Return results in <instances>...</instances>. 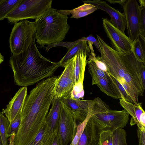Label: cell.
<instances>
[{"mask_svg": "<svg viewBox=\"0 0 145 145\" xmlns=\"http://www.w3.org/2000/svg\"><path fill=\"white\" fill-rule=\"evenodd\" d=\"M58 77L52 76L39 82L27 96L14 145H28L43 125L54 98L55 85Z\"/></svg>", "mask_w": 145, "mask_h": 145, "instance_id": "cell-1", "label": "cell"}, {"mask_svg": "<svg viewBox=\"0 0 145 145\" xmlns=\"http://www.w3.org/2000/svg\"><path fill=\"white\" fill-rule=\"evenodd\" d=\"M101 57L106 65L108 72L123 87L134 104L138 102L139 96H143L144 89L140 71L142 62L138 61L132 51L129 53L118 52L101 38L98 39Z\"/></svg>", "mask_w": 145, "mask_h": 145, "instance_id": "cell-2", "label": "cell"}, {"mask_svg": "<svg viewBox=\"0 0 145 145\" xmlns=\"http://www.w3.org/2000/svg\"><path fill=\"white\" fill-rule=\"evenodd\" d=\"M35 35L28 47L17 54H12L9 61L15 85L22 87L33 85L52 76L60 67L44 57L38 50Z\"/></svg>", "mask_w": 145, "mask_h": 145, "instance_id": "cell-3", "label": "cell"}, {"mask_svg": "<svg viewBox=\"0 0 145 145\" xmlns=\"http://www.w3.org/2000/svg\"><path fill=\"white\" fill-rule=\"evenodd\" d=\"M68 18L51 8L36 20L35 33L38 46L41 48L63 40L70 29Z\"/></svg>", "mask_w": 145, "mask_h": 145, "instance_id": "cell-4", "label": "cell"}, {"mask_svg": "<svg viewBox=\"0 0 145 145\" xmlns=\"http://www.w3.org/2000/svg\"><path fill=\"white\" fill-rule=\"evenodd\" d=\"M52 0H21L7 16L11 24L28 19L36 20L52 8Z\"/></svg>", "mask_w": 145, "mask_h": 145, "instance_id": "cell-5", "label": "cell"}, {"mask_svg": "<svg viewBox=\"0 0 145 145\" xmlns=\"http://www.w3.org/2000/svg\"><path fill=\"white\" fill-rule=\"evenodd\" d=\"M35 32L34 22L24 20L15 24L9 39L12 54H18L26 49L35 35Z\"/></svg>", "mask_w": 145, "mask_h": 145, "instance_id": "cell-6", "label": "cell"}, {"mask_svg": "<svg viewBox=\"0 0 145 145\" xmlns=\"http://www.w3.org/2000/svg\"><path fill=\"white\" fill-rule=\"evenodd\" d=\"M129 114L125 109L108 110L93 115L91 118L99 129L123 128L128 123Z\"/></svg>", "mask_w": 145, "mask_h": 145, "instance_id": "cell-7", "label": "cell"}, {"mask_svg": "<svg viewBox=\"0 0 145 145\" xmlns=\"http://www.w3.org/2000/svg\"><path fill=\"white\" fill-rule=\"evenodd\" d=\"M78 125L72 114L61 101L59 119L57 132L61 145H68L73 140Z\"/></svg>", "mask_w": 145, "mask_h": 145, "instance_id": "cell-8", "label": "cell"}, {"mask_svg": "<svg viewBox=\"0 0 145 145\" xmlns=\"http://www.w3.org/2000/svg\"><path fill=\"white\" fill-rule=\"evenodd\" d=\"M122 6L129 37L133 41L139 38L141 8L136 0H127Z\"/></svg>", "mask_w": 145, "mask_h": 145, "instance_id": "cell-9", "label": "cell"}, {"mask_svg": "<svg viewBox=\"0 0 145 145\" xmlns=\"http://www.w3.org/2000/svg\"><path fill=\"white\" fill-rule=\"evenodd\" d=\"M102 22L104 30L110 41L112 48L120 53L131 52L132 50V40L107 18H103Z\"/></svg>", "mask_w": 145, "mask_h": 145, "instance_id": "cell-10", "label": "cell"}, {"mask_svg": "<svg viewBox=\"0 0 145 145\" xmlns=\"http://www.w3.org/2000/svg\"><path fill=\"white\" fill-rule=\"evenodd\" d=\"M74 56L67 61L63 72L58 76L55 85L54 98H61L70 95L74 85Z\"/></svg>", "mask_w": 145, "mask_h": 145, "instance_id": "cell-11", "label": "cell"}, {"mask_svg": "<svg viewBox=\"0 0 145 145\" xmlns=\"http://www.w3.org/2000/svg\"><path fill=\"white\" fill-rule=\"evenodd\" d=\"M74 56V85L71 92L75 96H80L84 94L83 83L85 68L87 64V55L85 52L81 49L78 51Z\"/></svg>", "mask_w": 145, "mask_h": 145, "instance_id": "cell-12", "label": "cell"}, {"mask_svg": "<svg viewBox=\"0 0 145 145\" xmlns=\"http://www.w3.org/2000/svg\"><path fill=\"white\" fill-rule=\"evenodd\" d=\"M61 101L70 111L78 125L86 118L91 106L95 101V99L89 100L75 99L69 96L61 98Z\"/></svg>", "mask_w": 145, "mask_h": 145, "instance_id": "cell-13", "label": "cell"}, {"mask_svg": "<svg viewBox=\"0 0 145 145\" xmlns=\"http://www.w3.org/2000/svg\"><path fill=\"white\" fill-rule=\"evenodd\" d=\"M82 1L84 3L90 4L95 6L98 9H100L107 12L111 18L109 21L111 23L122 33H125L126 25L125 17L123 13L111 6L105 1L87 0Z\"/></svg>", "mask_w": 145, "mask_h": 145, "instance_id": "cell-14", "label": "cell"}, {"mask_svg": "<svg viewBox=\"0 0 145 145\" xmlns=\"http://www.w3.org/2000/svg\"><path fill=\"white\" fill-rule=\"evenodd\" d=\"M27 93V87L20 88L9 102L6 108L3 109V112L10 123L14 120L20 110L22 108Z\"/></svg>", "mask_w": 145, "mask_h": 145, "instance_id": "cell-15", "label": "cell"}, {"mask_svg": "<svg viewBox=\"0 0 145 145\" xmlns=\"http://www.w3.org/2000/svg\"><path fill=\"white\" fill-rule=\"evenodd\" d=\"M92 84L96 85L103 92L114 99H122L121 93L111 75L106 78L92 77Z\"/></svg>", "mask_w": 145, "mask_h": 145, "instance_id": "cell-16", "label": "cell"}, {"mask_svg": "<svg viewBox=\"0 0 145 145\" xmlns=\"http://www.w3.org/2000/svg\"><path fill=\"white\" fill-rule=\"evenodd\" d=\"M91 118L84 128L77 145H98L102 130L99 129Z\"/></svg>", "mask_w": 145, "mask_h": 145, "instance_id": "cell-17", "label": "cell"}, {"mask_svg": "<svg viewBox=\"0 0 145 145\" xmlns=\"http://www.w3.org/2000/svg\"><path fill=\"white\" fill-rule=\"evenodd\" d=\"M120 103L131 116L130 123L131 126L137 124L139 128H144L141 127L140 124V118L144 112L142 104L138 103L133 104L122 99H120Z\"/></svg>", "mask_w": 145, "mask_h": 145, "instance_id": "cell-18", "label": "cell"}, {"mask_svg": "<svg viewBox=\"0 0 145 145\" xmlns=\"http://www.w3.org/2000/svg\"><path fill=\"white\" fill-rule=\"evenodd\" d=\"M61 99L54 98L51 103V109L45 119V122L53 131H57L59 122Z\"/></svg>", "mask_w": 145, "mask_h": 145, "instance_id": "cell-19", "label": "cell"}, {"mask_svg": "<svg viewBox=\"0 0 145 145\" xmlns=\"http://www.w3.org/2000/svg\"><path fill=\"white\" fill-rule=\"evenodd\" d=\"M97 9L95 6L90 4L84 3V4L71 10H60L57 11L65 15L71 14V18L78 19L86 16Z\"/></svg>", "mask_w": 145, "mask_h": 145, "instance_id": "cell-20", "label": "cell"}, {"mask_svg": "<svg viewBox=\"0 0 145 145\" xmlns=\"http://www.w3.org/2000/svg\"><path fill=\"white\" fill-rule=\"evenodd\" d=\"M56 131H52L45 121L33 139V145H50Z\"/></svg>", "mask_w": 145, "mask_h": 145, "instance_id": "cell-21", "label": "cell"}, {"mask_svg": "<svg viewBox=\"0 0 145 145\" xmlns=\"http://www.w3.org/2000/svg\"><path fill=\"white\" fill-rule=\"evenodd\" d=\"M81 49L86 53L87 56L90 55V50L87 41H83L78 42L68 50L66 54L59 62L60 66L64 67L67 61L75 56L78 51Z\"/></svg>", "mask_w": 145, "mask_h": 145, "instance_id": "cell-22", "label": "cell"}, {"mask_svg": "<svg viewBox=\"0 0 145 145\" xmlns=\"http://www.w3.org/2000/svg\"><path fill=\"white\" fill-rule=\"evenodd\" d=\"M21 0H0V21L7 16L19 4Z\"/></svg>", "mask_w": 145, "mask_h": 145, "instance_id": "cell-23", "label": "cell"}, {"mask_svg": "<svg viewBox=\"0 0 145 145\" xmlns=\"http://www.w3.org/2000/svg\"><path fill=\"white\" fill-rule=\"evenodd\" d=\"M113 145H127V134L123 128H113Z\"/></svg>", "mask_w": 145, "mask_h": 145, "instance_id": "cell-24", "label": "cell"}, {"mask_svg": "<svg viewBox=\"0 0 145 145\" xmlns=\"http://www.w3.org/2000/svg\"><path fill=\"white\" fill-rule=\"evenodd\" d=\"M132 46V51L136 59L139 62L145 63L144 51L139 38L133 41Z\"/></svg>", "mask_w": 145, "mask_h": 145, "instance_id": "cell-25", "label": "cell"}, {"mask_svg": "<svg viewBox=\"0 0 145 145\" xmlns=\"http://www.w3.org/2000/svg\"><path fill=\"white\" fill-rule=\"evenodd\" d=\"M88 70L91 77L97 76L106 78L110 76L108 72H105L98 67L95 63L91 60H87Z\"/></svg>", "mask_w": 145, "mask_h": 145, "instance_id": "cell-26", "label": "cell"}, {"mask_svg": "<svg viewBox=\"0 0 145 145\" xmlns=\"http://www.w3.org/2000/svg\"><path fill=\"white\" fill-rule=\"evenodd\" d=\"M10 123L7 119L1 113L0 114V134L3 145H8L7 132Z\"/></svg>", "mask_w": 145, "mask_h": 145, "instance_id": "cell-27", "label": "cell"}, {"mask_svg": "<svg viewBox=\"0 0 145 145\" xmlns=\"http://www.w3.org/2000/svg\"><path fill=\"white\" fill-rule=\"evenodd\" d=\"M113 132L112 129L102 130L100 133L98 145H113Z\"/></svg>", "mask_w": 145, "mask_h": 145, "instance_id": "cell-28", "label": "cell"}, {"mask_svg": "<svg viewBox=\"0 0 145 145\" xmlns=\"http://www.w3.org/2000/svg\"><path fill=\"white\" fill-rule=\"evenodd\" d=\"M22 108L20 110L14 120L10 123L7 130L8 137H10L14 133L16 134L19 130L21 120Z\"/></svg>", "mask_w": 145, "mask_h": 145, "instance_id": "cell-29", "label": "cell"}, {"mask_svg": "<svg viewBox=\"0 0 145 145\" xmlns=\"http://www.w3.org/2000/svg\"><path fill=\"white\" fill-rule=\"evenodd\" d=\"M87 60H91L94 62L100 69L105 72H108L107 66L102 59L101 56H93L90 54Z\"/></svg>", "mask_w": 145, "mask_h": 145, "instance_id": "cell-30", "label": "cell"}, {"mask_svg": "<svg viewBox=\"0 0 145 145\" xmlns=\"http://www.w3.org/2000/svg\"><path fill=\"white\" fill-rule=\"evenodd\" d=\"M141 8L140 30L139 37L144 41H145V7Z\"/></svg>", "mask_w": 145, "mask_h": 145, "instance_id": "cell-31", "label": "cell"}, {"mask_svg": "<svg viewBox=\"0 0 145 145\" xmlns=\"http://www.w3.org/2000/svg\"><path fill=\"white\" fill-rule=\"evenodd\" d=\"M113 78L114 81L117 84L118 88L121 93L122 99L130 103L134 104L132 99L130 97L129 95L128 94L126 91L121 84L117 80L113 77Z\"/></svg>", "mask_w": 145, "mask_h": 145, "instance_id": "cell-32", "label": "cell"}, {"mask_svg": "<svg viewBox=\"0 0 145 145\" xmlns=\"http://www.w3.org/2000/svg\"><path fill=\"white\" fill-rule=\"evenodd\" d=\"M137 135L138 140V145H145V128H138Z\"/></svg>", "mask_w": 145, "mask_h": 145, "instance_id": "cell-33", "label": "cell"}, {"mask_svg": "<svg viewBox=\"0 0 145 145\" xmlns=\"http://www.w3.org/2000/svg\"><path fill=\"white\" fill-rule=\"evenodd\" d=\"M140 74L142 86L144 89H145V63L142 64L140 71Z\"/></svg>", "mask_w": 145, "mask_h": 145, "instance_id": "cell-34", "label": "cell"}, {"mask_svg": "<svg viewBox=\"0 0 145 145\" xmlns=\"http://www.w3.org/2000/svg\"><path fill=\"white\" fill-rule=\"evenodd\" d=\"M50 145H61L60 140L57 131H56L54 133Z\"/></svg>", "mask_w": 145, "mask_h": 145, "instance_id": "cell-35", "label": "cell"}, {"mask_svg": "<svg viewBox=\"0 0 145 145\" xmlns=\"http://www.w3.org/2000/svg\"><path fill=\"white\" fill-rule=\"evenodd\" d=\"M127 0H108L105 1H107L111 4L118 3L122 6L123 4Z\"/></svg>", "mask_w": 145, "mask_h": 145, "instance_id": "cell-36", "label": "cell"}, {"mask_svg": "<svg viewBox=\"0 0 145 145\" xmlns=\"http://www.w3.org/2000/svg\"><path fill=\"white\" fill-rule=\"evenodd\" d=\"M88 46L90 49L91 52L90 54L93 56H96V54L94 52L92 46V44H93V43L92 42L88 41Z\"/></svg>", "mask_w": 145, "mask_h": 145, "instance_id": "cell-37", "label": "cell"}, {"mask_svg": "<svg viewBox=\"0 0 145 145\" xmlns=\"http://www.w3.org/2000/svg\"><path fill=\"white\" fill-rule=\"evenodd\" d=\"M16 134L14 133L10 137L9 144L8 145H14V142Z\"/></svg>", "mask_w": 145, "mask_h": 145, "instance_id": "cell-38", "label": "cell"}, {"mask_svg": "<svg viewBox=\"0 0 145 145\" xmlns=\"http://www.w3.org/2000/svg\"><path fill=\"white\" fill-rule=\"evenodd\" d=\"M138 1L140 4V5L139 6L140 8L145 7V0H139Z\"/></svg>", "mask_w": 145, "mask_h": 145, "instance_id": "cell-39", "label": "cell"}, {"mask_svg": "<svg viewBox=\"0 0 145 145\" xmlns=\"http://www.w3.org/2000/svg\"><path fill=\"white\" fill-rule=\"evenodd\" d=\"M4 61V57L0 52V65Z\"/></svg>", "mask_w": 145, "mask_h": 145, "instance_id": "cell-40", "label": "cell"}, {"mask_svg": "<svg viewBox=\"0 0 145 145\" xmlns=\"http://www.w3.org/2000/svg\"><path fill=\"white\" fill-rule=\"evenodd\" d=\"M0 145H3L1 137L0 134Z\"/></svg>", "mask_w": 145, "mask_h": 145, "instance_id": "cell-41", "label": "cell"}, {"mask_svg": "<svg viewBox=\"0 0 145 145\" xmlns=\"http://www.w3.org/2000/svg\"><path fill=\"white\" fill-rule=\"evenodd\" d=\"M33 141L29 144L28 145H33Z\"/></svg>", "mask_w": 145, "mask_h": 145, "instance_id": "cell-42", "label": "cell"}, {"mask_svg": "<svg viewBox=\"0 0 145 145\" xmlns=\"http://www.w3.org/2000/svg\"><path fill=\"white\" fill-rule=\"evenodd\" d=\"M1 112H0V114Z\"/></svg>", "mask_w": 145, "mask_h": 145, "instance_id": "cell-43", "label": "cell"}]
</instances>
